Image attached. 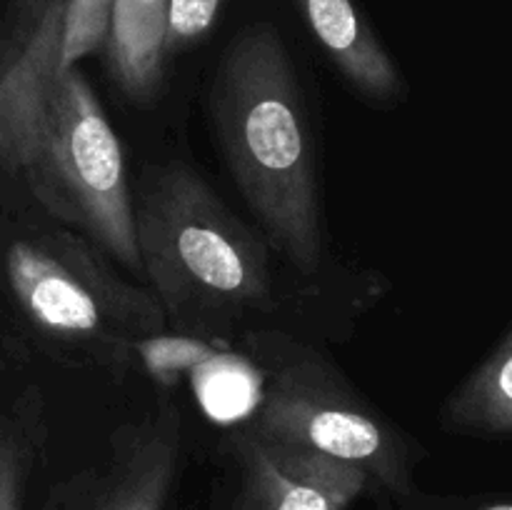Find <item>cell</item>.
I'll return each mask as SVG.
<instances>
[{"label":"cell","instance_id":"1","mask_svg":"<svg viewBox=\"0 0 512 510\" xmlns=\"http://www.w3.org/2000/svg\"><path fill=\"white\" fill-rule=\"evenodd\" d=\"M68 0H13L0 33V175L143 280L123 145L80 68H60Z\"/></svg>","mask_w":512,"mask_h":510},{"label":"cell","instance_id":"2","mask_svg":"<svg viewBox=\"0 0 512 510\" xmlns=\"http://www.w3.org/2000/svg\"><path fill=\"white\" fill-rule=\"evenodd\" d=\"M210 110L230 178L263 238L313 275L323 258V210L303 93L278 30L258 23L230 40Z\"/></svg>","mask_w":512,"mask_h":510},{"label":"cell","instance_id":"3","mask_svg":"<svg viewBox=\"0 0 512 510\" xmlns=\"http://www.w3.org/2000/svg\"><path fill=\"white\" fill-rule=\"evenodd\" d=\"M143 280L180 333H230L273 298L270 243L183 163L148 170L133 193Z\"/></svg>","mask_w":512,"mask_h":510},{"label":"cell","instance_id":"4","mask_svg":"<svg viewBox=\"0 0 512 510\" xmlns=\"http://www.w3.org/2000/svg\"><path fill=\"white\" fill-rule=\"evenodd\" d=\"M113 260L88 238L63 233L18 238L5 250V278L25 318L65 343L128 348L165 328L153 290L113 273Z\"/></svg>","mask_w":512,"mask_h":510},{"label":"cell","instance_id":"5","mask_svg":"<svg viewBox=\"0 0 512 510\" xmlns=\"http://www.w3.org/2000/svg\"><path fill=\"white\" fill-rule=\"evenodd\" d=\"M245 433L335 455L393 495L413 493L415 458L408 440L315 360L278 370Z\"/></svg>","mask_w":512,"mask_h":510},{"label":"cell","instance_id":"6","mask_svg":"<svg viewBox=\"0 0 512 510\" xmlns=\"http://www.w3.org/2000/svg\"><path fill=\"white\" fill-rule=\"evenodd\" d=\"M180 458V413L163 403L115 430L103 468L75 480L63 510H165Z\"/></svg>","mask_w":512,"mask_h":510},{"label":"cell","instance_id":"7","mask_svg":"<svg viewBox=\"0 0 512 510\" xmlns=\"http://www.w3.org/2000/svg\"><path fill=\"white\" fill-rule=\"evenodd\" d=\"M345 80L373 103L403 95V78L353 0H293Z\"/></svg>","mask_w":512,"mask_h":510},{"label":"cell","instance_id":"8","mask_svg":"<svg viewBox=\"0 0 512 510\" xmlns=\"http://www.w3.org/2000/svg\"><path fill=\"white\" fill-rule=\"evenodd\" d=\"M170 0H115L105 43L110 78L135 103L155 98L163 83Z\"/></svg>","mask_w":512,"mask_h":510},{"label":"cell","instance_id":"9","mask_svg":"<svg viewBox=\"0 0 512 510\" xmlns=\"http://www.w3.org/2000/svg\"><path fill=\"white\" fill-rule=\"evenodd\" d=\"M443 423L473 438H512V325L445 400Z\"/></svg>","mask_w":512,"mask_h":510},{"label":"cell","instance_id":"10","mask_svg":"<svg viewBox=\"0 0 512 510\" xmlns=\"http://www.w3.org/2000/svg\"><path fill=\"white\" fill-rule=\"evenodd\" d=\"M240 490L233 510H348L328 495L285 478L248 433L235 438Z\"/></svg>","mask_w":512,"mask_h":510},{"label":"cell","instance_id":"11","mask_svg":"<svg viewBox=\"0 0 512 510\" xmlns=\"http://www.w3.org/2000/svg\"><path fill=\"white\" fill-rule=\"evenodd\" d=\"M253 440L285 478L328 495L330 500H335L343 508H348L353 500H358L360 493L370 483V475L363 468L348 463V460L335 458V455L320 453V450L305 448V445L270 443V440L258 438Z\"/></svg>","mask_w":512,"mask_h":510},{"label":"cell","instance_id":"12","mask_svg":"<svg viewBox=\"0 0 512 510\" xmlns=\"http://www.w3.org/2000/svg\"><path fill=\"white\" fill-rule=\"evenodd\" d=\"M115 0H68L60 68L70 70L95 50L105 48Z\"/></svg>","mask_w":512,"mask_h":510},{"label":"cell","instance_id":"13","mask_svg":"<svg viewBox=\"0 0 512 510\" xmlns=\"http://www.w3.org/2000/svg\"><path fill=\"white\" fill-rule=\"evenodd\" d=\"M33 455L28 430L0 418V510H23Z\"/></svg>","mask_w":512,"mask_h":510},{"label":"cell","instance_id":"14","mask_svg":"<svg viewBox=\"0 0 512 510\" xmlns=\"http://www.w3.org/2000/svg\"><path fill=\"white\" fill-rule=\"evenodd\" d=\"M223 0H170L168 33H165V58L198 43L220 13Z\"/></svg>","mask_w":512,"mask_h":510},{"label":"cell","instance_id":"15","mask_svg":"<svg viewBox=\"0 0 512 510\" xmlns=\"http://www.w3.org/2000/svg\"><path fill=\"white\" fill-rule=\"evenodd\" d=\"M455 510H512V495H495V498H480L475 503H463Z\"/></svg>","mask_w":512,"mask_h":510}]
</instances>
